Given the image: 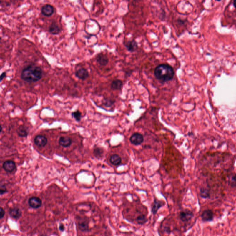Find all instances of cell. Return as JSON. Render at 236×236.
<instances>
[{
    "instance_id": "cell-1",
    "label": "cell",
    "mask_w": 236,
    "mask_h": 236,
    "mask_svg": "<svg viewBox=\"0 0 236 236\" xmlns=\"http://www.w3.org/2000/svg\"><path fill=\"white\" fill-rule=\"evenodd\" d=\"M43 76V71L39 66L30 65L24 68L21 73V78L24 81L32 83L39 81Z\"/></svg>"
},
{
    "instance_id": "cell-2",
    "label": "cell",
    "mask_w": 236,
    "mask_h": 236,
    "mask_svg": "<svg viewBox=\"0 0 236 236\" xmlns=\"http://www.w3.org/2000/svg\"><path fill=\"white\" fill-rule=\"evenodd\" d=\"M155 77L162 83L170 81L174 75V72L171 66L162 64L155 68L154 72Z\"/></svg>"
},
{
    "instance_id": "cell-3",
    "label": "cell",
    "mask_w": 236,
    "mask_h": 236,
    "mask_svg": "<svg viewBox=\"0 0 236 236\" xmlns=\"http://www.w3.org/2000/svg\"><path fill=\"white\" fill-rule=\"evenodd\" d=\"M193 212L188 209H185L180 212L179 217L180 219L183 222H187L191 220L193 217Z\"/></svg>"
},
{
    "instance_id": "cell-4",
    "label": "cell",
    "mask_w": 236,
    "mask_h": 236,
    "mask_svg": "<svg viewBox=\"0 0 236 236\" xmlns=\"http://www.w3.org/2000/svg\"><path fill=\"white\" fill-rule=\"evenodd\" d=\"M130 141L131 144L134 145H139L144 142V137L141 133L136 132L131 136Z\"/></svg>"
},
{
    "instance_id": "cell-5",
    "label": "cell",
    "mask_w": 236,
    "mask_h": 236,
    "mask_svg": "<svg viewBox=\"0 0 236 236\" xmlns=\"http://www.w3.org/2000/svg\"><path fill=\"white\" fill-rule=\"evenodd\" d=\"M165 205V202L164 201L159 200L157 198H154L153 202L151 205V213L154 215L157 214L158 210Z\"/></svg>"
},
{
    "instance_id": "cell-6",
    "label": "cell",
    "mask_w": 236,
    "mask_h": 236,
    "mask_svg": "<svg viewBox=\"0 0 236 236\" xmlns=\"http://www.w3.org/2000/svg\"><path fill=\"white\" fill-rule=\"evenodd\" d=\"M28 204L33 209H39L42 205V201L38 197H32L28 200Z\"/></svg>"
},
{
    "instance_id": "cell-7",
    "label": "cell",
    "mask_w": 236,
    "mask_h": 236,
    "mask_svg": "<svg viewBox=\"0 0 236 236\" xmlns=\"http://www.w3.org/2000/svg\"><path fill=\"white\" fill-rule=\"evenodd\" d=\"M34 143L39 147H44L48 143V139L47 137L43 135H37L34 138Z\"/></svg>"
},
{
    "instance_id": "cell-8",
    "label": "cell",
    "mask_w": 236,
    "mask_h": 236,
    "mask_svg": "<svg viewBox=\"0 0 236 236\" xmlns=\"http://www.w3.org/2000/svg\"><path fill=\"white\" fill-rule=\"evenodd\" d=\"M54 12V8L50 4L44 5L41 8V13L43 15L47 17L51 16Z\"/></svg>"
},
{
    "instance_id": "cell-9",
    "label": "cell",
    "mask_w": 236,
    "mask_h": 236,
    "mask_svg": "<svg viewBox=\"0 0 236 236\" xmlns=\"http://www.w3.org/2000/svg\"><path fill=\"white\" fill-rule=\"evenodd\" d=\"M2 167L5 171L11 172L16 168V164L14 161L8 160L3 163Z\"/></svg>"
},
{
    "instance_id": "cell-10",
    "label": "cell",
    "mask_w": 236,
    "mask_h": 236,
    "mask_svg": "<svg viewBox=\"0 0 236 236\" xmlns=\"http://www.w3.org/2000/svg\"><path fill=\"white\" fill-rule=\"evenodd\" d=\"M202 220L204 221H211L214 218V214L211 210H204L201 215Z\"/></svg>"
},
{
    "instance_id": "cell-11",
    "label": "cell",
    "mask_w": 236,
    "mask_h": 236,
    "mask_svg": "<svg viewBox=\"0 0 236 236\" xmlns=\"http://www.w3.org/2000/svg\"><path fill=\"white\" fill-rule=\"evenodd\" d=\"M75 75L77 78L81 80L86 79L89 77V72L87 69L84 68L79 69L75 72Z\"/></svg>"
},
{
    "instance_id": "cell-12",
    "label": "cell",
    "mask_w": 236,
    "mask_h": 236,
    "mask_svg": "<svg viewBox=\"0 0 236 236\" xmlns=\"http://www.w3.org/2000/svg\"><path fill=\"white\" fill-rule=\"evenodd\" d=\"M124 45L128 51L130 52H133L138 48V45L135 40L128 41L127 43H124Z\"/></svg>"
},
{
    "instance_id": "cell-13",
    "label": "cell",
    "mask_w": 236,
    "mask_h": 236,
    "mask_svg": "<svg viewBox=\"0 0 236 236\" xmlns=\"http://www.w3.org/2000/svg\"><path fill=\"white\" fill-rule=\"evenodd\" d=\"M96 61L101 66H105L109 63V59L105 54H100L97 56Z\"/></svg>"
},
{
    "instance_id": "cell-14",
    "label": "cell",
    "mask_w": 236,
    "mask_h": 236,
    "mask_svg": "<svg viewBox=\"0 0 236 236\" xmlns=\"http://www.w3.org/2000/svg\"><path fill=\"white\" fill-rule=\"evenodd\" d=\"M72 141L70 137H61L59 140V144L62 147L67 148L71 145Z\"/></svg>"
},
{
    "instance_id": "cell-15",
    "label": "cell",
    "mask_w": 236,
    "mask_h": 236,
    "mask_svg": "<svg viewBox=\"0 0 236 236\" xmlns=\"http://www.w3.org/2000/svg\"><path fill=\"white\" fill-rule=\"evenodd\" d=\"M9 215L12 218L17 219L21 216L22 211L19 207H14L10 210Z\"/></svg>"
},
{
    "instance_id": "cell-16",
    "label": "cell",
    "mask_w": 236,
    "mask_h": 236,
    "mask_svg": "<svg viewBox=\"0 0 236 236\" xmlns=\"http://www.w3.org/2000/svg\"><path fill=\"white\" fill-rule=\"evenodd\" d=\"M110 162L114 166H117L120 165L122 162L121 157L117 154H112L110 157Z\"/></svg>"
},
{
    "instance_id": "cell-17",
    "label": "cell",
    "mask_w": 236,
    "mask_h": 236,
    "mask_svg": "<svg viewBox=\"0 0 236 236\" xmlns=\"http://www.w3.org/2000/svg\"><path fill=\"white\" fill-rule=\"evenodd\" d=\"M61 31L60 26L55 22H53L49 28V32L53 35L59 34L61 32Z\"/></svg>"
},
{
    "instance_id": "cell-18",
    "label": "cell",
    "mask_w": 236,
    "mask_h": 236,
    "mask_svg": "<svg viewBox=\"0 0 236 236\" xmlns=\"http://www.w3.org/2000/svg\"><path fill=\"white\" fill-rule=\"evenodd\" d=\"M123 86L122 81L119 79L114 80L111 84V88L113 90H120Z\"/></svg>"
},
{
    "instance_id": "cell-19",
    "label": "cell",
    "mask_w": 236,
    "mask_h": 236,
    "mask_svg": "<svg viewBox=\"0 0 236 236\" xmlns=\"http://www.w3.org/2000/svg\"><path fill=\"white\" fill-rule=\"evenodd\" d=\"M17 132L20 137H26L28 134L26 128L23 126H20L19 127L17 130Z\"/></svg>"
},
{
    "instance_id": "cell-20",
    "label": "cell",
    "mask_w": 236,
    "mask_h": 236,
    "mask_svg": "<svg viewBox=\"0 0 236 236\" xmlns=\"http://www.w3.org/2000/svg\"><path fill=\"white\" fill-rule=\"evenodd\" d=\"M78 226L80 230L84 232L89 231V227L88 225V222L86 220H82L79 221Z\"/></svg>"
},
{
    "instance_id": "cell-21",
    "label": "cell",
    "mask_w": 236,
    "mask_h": 236,
    "mask_svg": "<svg viewBox=\"0 0 236 236\" xmlns=\"http://www.w3.org/2000/svg\"><path fill=\"white\" fill-rule=\"evenodd\" d=\"M136 221L137 224L143 225L148 221V219L145 215H141L137 217Z\"/></svg>"
},
{
    "instance_id": "cell-22",
    "label": "cell",
    "mask_w": 236,
    "mask_h": 236,
    "mask_svg": "<svg viewBox=\"0 0 236 236\" xmlns=\"http://www.w3.org/2000/svg\"><path fill=\"white\" fill-rule=\"evenodd\" d=\"M93 153L96 157L99 158L102 157L103 154V150L102 148L97 147L94 149Z\"/></svg>"
},
{
    "instance_id": "cell-23",
    "label": "cell",
    "mask_w": 236,
    "mask_h": 236,
    "mask_svg": "<svg viewBox=\"0 0 236 236\" xmlns=\"http://www.w3.org/2000/svg\"><path fill=\"white\" fill-rule=\"evenodd\" d=\"M73 118H74L75 120L77 121H79L81 119V113L79 110H76L73 112L72 114Z\"/></svg>"
},
{
    "instance_id": "cell-24",
    "label": "cell",
    "mask_w": 236,
    "mask_h": 236,
    "mask_svg": "<svg viewBox=\"0 0 236 236\" xmlns=\"http://www.w3.org/2000/svg\"><path fill=\"white\" fill-rule=\"evenodd\" d=\"M114 102L115 101L113 99L107 98V99H104V100L103 104L105 106L107 107H110L114 104Z\"/></svg>"
},
{
    "instance_id": "cell-25",
    "label": "cell",
    "mask_w": 236,
    "mask_h": 236,
    "mask_svg": "<svg viewBox=\"0 0 236 236\" xmlns=\"http://www.w3.org/2000/svg\"><path fill=\"white\" fill-rule=\"evenodd\" d=\"M200 195L201 197L204 198H207L210 197L209 191L205 189L202 188L200 190Z\"/></svg>"
},
{
    "instance_id": "cell-26",
    "label": "cell",
    "mask_w": 236,
    "mask_h": 236,
    "mask_svg": "<svg viewBox=\"0 0 236 236\" xmlns=\"http://www.w3.org/2000/svg\"><path fill=\"white\" fill-rule=\"evenodd\" d=\"M0 192H1V195L7 192V189H6V187L4 185H1V186Z\"/></svg>"
},
{
    "instance_id": "cell-27",
    "label": "cell",
    "mask_w": 236,
    "mask_h": 236,
    "mask_svg": "<svg viewBox=\"0 0 236 236\" xmlns=\"http://www.w3.org/2000/svg\"><path fill=\"white\" fill-rule=\"evenodd\" d=\"M4 215L5 210H3L2 207H1V209H0V218H1V219H2V218L4 217Z\"/></svg>"
},
{
    "instance_id": "cell-28",
    "label": "cell",
    "mask_w": 236,
    "mask_h": 236,
    "mask_svg": "<svg viewBox=\"0 0 236 236\" xmlns=\"http://www.w3.org/2000/svg\"><path fill=\"white\" fill-rule=\"evenodd\" d=\"M59 229H60V231H62V232L64 231V230H65V227H64V225L62 224H61L60 226H59Z\"/></svg>"
},
{
    "instance_id": "cell-29",
    "label": "cell",
    "mask_w": 236,
    "mask_h": 236,
    "mask_svg": "<svg viewBox=\"0 0 236 236\" xmlns=\"http://www.w3.org/2000/svg\"><path fill=\"white\" fill-rule=\"evenodd\" d=\"M6 75V74L5 72H2L1 75V81H2V79L5 77Z\"/></svg>"
},
{
    "instance_id": "cell-30",
    "label": "cell",
    "mask_w": 236,
    "mask_h": 236,
    "mask_svg": "<svg viewBox=\"0 0 236 236\" xmlns=\"http://www.w3.org/2000/svg\"><path fill=\"white\" fill-rule=\"evenodd\" d=\"M233 4L234 7H235V8H236V0H235V1H233Z\"/></svg>"
}]
</instances>
